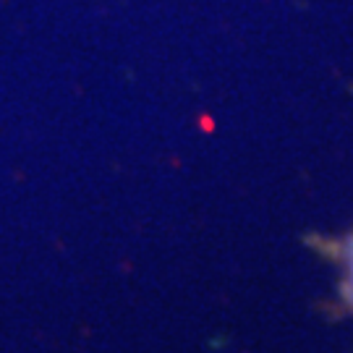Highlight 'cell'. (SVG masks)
<instances>
[{
    "label": "cell",
    "instance_id": "1",
    "mask_svg": "<svg viewBox=\"0 0 353 353\" xmlns=\"http://www.w3.org/2000/svg\"><path fill=\"white\" fill-rule=\"evenodd\" d=\"M332 259L338 264V296L353 314V233L335 244Z\"/></svg>",
    "mask_w": 353,
    "mask_h": 353
}]
</instances>
